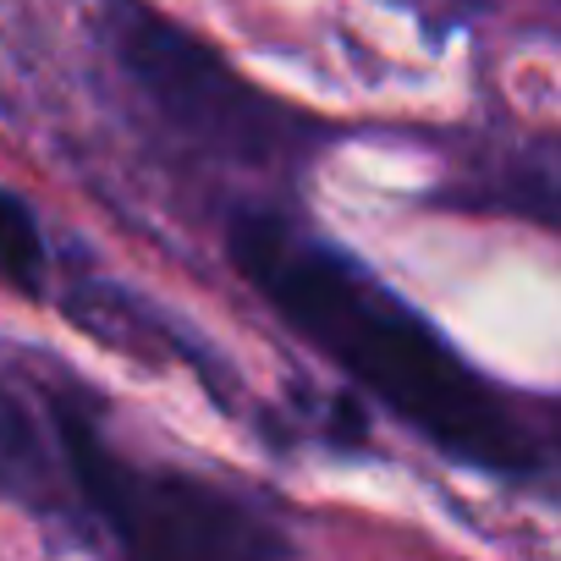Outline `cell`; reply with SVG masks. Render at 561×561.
<instances>
[{
  "instance_id": "6da1fadb",
  "label": "cell",
  "mask_w": 561,
  "mask_h": 561,
  "mask_svg": "<svg viewBox=\"0 0 561 561\" xmlns=\"http://www.w3.org/2000/svg\"><path fill=\"white\" fill-rule=\"evenodd\" d=\"M226 259L280 325L440 457L495 479L545 468V430L347 248L275 209H242L226 226Z\"/></svg>"
},
{
  "instance_id": "7a4b0ae2",
  "label": "cell",
  "mask_w": 561,
  "mask_h": 561,
  "mask_svg": "<svg viewBox=\"0 0 561 561\" xmlns=\"http://www.w3.org/2000/svg\"><path fill=\"white\" fill-rule=\"evenodd\" d=\"M56 495L50 517H72L105 561H287V534L215 473L133 457L100 402L50 386L45 402Z\"/></svg>"
},
{
  "instance_id": "3957f363",
  "label": "cell",
  "mask_w": 561,
  "mask_h": 561,
  "mask_svg": "<svg viewBox=\"0 0 561 561\" xmlns=\"http://www.w3.org/2000/svg\"><path fill=\"white\" fill-rule=\"evenodd\" d=\"M105 50L138 105L193 154L231 171H293L331 127L248 83L209 39L149 0H105Z\"/></svg>"
},
{
  "instance_id": "277c9868",
  "label": "cell",
  "mask_w": 561,
  "mask_h": 561,
  "mask_svg": "<svg viewBox=\"0 0 561 561\" xmlns=\"http://www.w3.org/2000/svg\"><path fill=\"white\" fill-rule=\"evenodd\" d=\"M446 198L462 209L523 215L561 237V149H512L501 160H484V171Z\"/></svg>"
},
{
  "instance_id": "5b68a950",
  "label": "cell",
  "mask_w": 561,
  "mask_h": 561,
  "mask_svg": "<svg viewBox=\"0 0 561 561\" xmlns=\"http://www.w3.org/2000/svg\"><path fill=\"white\" fill-rule=\"evenodd\" d=\"M0 287L45 304L50 298V242L34 204L12 187H0Z\"/></svg>"
},
{
  "instance_id": "8992f818",
  "label": "cell",
  "mask_w": 561,
  "mask_h": 561,
  "mask_svg": "<svg viewBox=\"0 0 561 561\" xmlns=\"http://www.w3.org/2000/svg\"><path fill=\"white\" fill-rule=\"evenodd\" d=\"M457 7H490V0H457Z\"/></svg>"
}]
</instances>
